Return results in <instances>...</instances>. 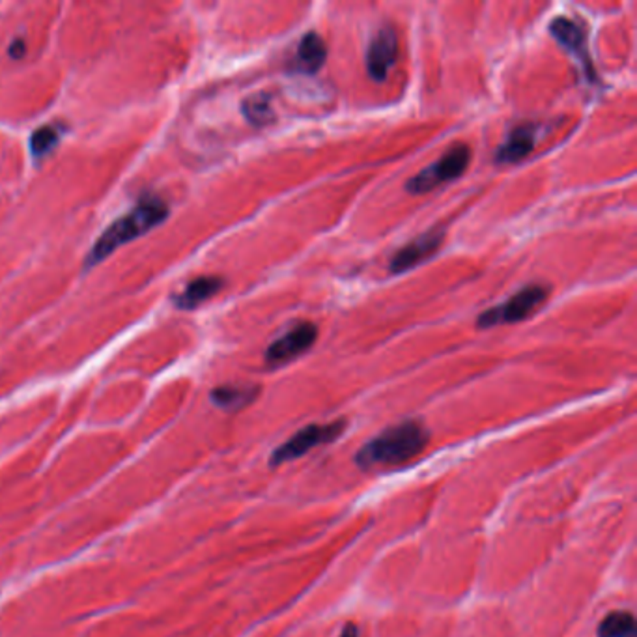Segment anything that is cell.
I'll use <instances>...</instances> for the list:
<instances>
[{
	"instance_id": "1",
	"label": "cell",
	"mask_w": 637,
	"mask_h": 637,
	"mask_svg": "<svg viewBox=\"0 0 637 637\" xmlns=\"http://www.w3.org/2000/svg\"><path fill=\"white\" fill-rule=\"evenodd\" d=\"M166 217H168V206L163 198L156 195L142 196L138 200V204L131 212H128L120 219H116L98 238L90 252L86 254L84 268L90 270L98 266L116 249H120L122 245L133 240H138L144 234H148L152 228L159 226Z\"/></svg>"
},
{
	"instance_id": "2",
	"label": "cell",
	"mask_w": 637,
	"mask_h": 637,
	"mask_svg": "<svg viewBox=\"0 0 637 637\" xmlns=\"http://www.w3.org/2000/svg\"><path fill=\"white\" fill-rule=\"evenodd\" d=\"M428 430L417 421H404L384 430L370 440L359 452L357 463L365 470L398 466L423 452L428 445Z\"/></svg>"
},
{
	"instance_id": "3",
	"label": "cell",
	"mask_w": 637,
	"mask_h": 637,
	"mask_svg": "<svg viewBox=\"0 0 637 637\" xmlns=\"http://www.w3.org/2000/svg\"><path fill=\"white\" fill-rule=\"evenodd\" d=\"M471 161V150L468 144H456L447 154H443L438 161H433L426 168L405 184L412 195H424L436 187L458 180L463 172L468 170Z\"/></svg>"
},
{
	"instance_id": "4",
	"label": "cell",
	"mask_w": 637,
	"mask_h": 637,
	"mask_svg": "<svg viewBox=\"0 0 637 637\" xmlns=\"http://www.w3.org/2000/svg\"><path fill=\"white\" fill-rule=\"evenodd\" d=\"M547 294H549V290L542 284L524 286L519 290V292H516L512 298H509V301H505L494 309L484 310L479 316L477 326L480 329H488V328L501 326V324H516V322L526 320V318H529L537 309H540L546 303Z\"/></svg>"
},
{
	"instance_id": "5",
	"label": "cell",
	"mask_w": 637,
	"mask_h": 637,
	"mask_svg": "<svg viewBox=\"0 0 637 637\" xmlns=\"http://www.w3.org/2000/svg\"><path fill=\"white\" fill-rule=\"evenodd\" d=\"M344 430H346L344 419L326 423V424H309L299 432H296L294 436L286 443H282L279 449H275V452L271 454V466H280V463L296 460L316 447L331 443L338 436H342Z\"/></svg>"
},
{
	"instance_id": "6",
	"label": "cell",
	"mask_w": 637,
	"mask_h": 637,
	"mask_svg": "<svg viewBox=\"0 0 637 637\" xmlns=\"http://www.w3.org/2000/svg\"><path fill=\"white\" fill-rule=\"evenodd\" d=\"M318 338V328L310 322L296 324L292 329L286 331L280 338L273 340L266 350V363L271 366H279L299 357Z\"/></svg>"
},
{
	"instance_id": "7",
	"label": "cell",
	"mask_w": 637,
	"mask_h": 637,
	"mask_svg": "<svg viewBox=\"0 0 637 637\" xmlns=\"http://www.w3.org/2000/svg\"><path fill=\"white\" fill-rule=\"evenodd\" d=\"M443 240H445V230L442 226L424 232V234L417 236L408 245H404L400 251H396L389 264V271L391 273L410 271L412 268L419 266L421 262H424V260L436 254Z\"/></svg>"
},
{
	"instance_id": "8",
	"label": "cell",
	"mask_w": 637,
	"mask_h": 637,
	"mask_svg": "<svg viewBox=\"0 0 637 637\" xmlns=\"http://www.w3.org/2000/svg\"><path fill=\"white\" fill-rule=\"evenodd\" d=\"M398 56V38L393 26L380 28L370 40L366 49V71L372 81L382 82L387 79L389 70L395 66Z\"/></svg>"
},
{
	"instance_id": "9",
	"label": "cell",
	"mask_w": 637,
	"mask_h": 637,
	"mask_svg": "<svg viewBox=\"0 0 637 637\" xmlns=\"http://www.w3.org/2000/svg\"><path fill=\"white\" fill-rule=\"evenodd\" d=\"M549 33L552 36L566 49L570 51L579 62H582V70L587 75V79L593 82L596 81V71L593 66V61L589 56L587 49V34L584 33V28L579 26L574 19L568 17H556L549 23Z\"/></svg>"
},
{
	"instance_id": "10",
	"label": "cell",
	"mask_w": 637,
	"mask_h": 637,
	"mask_svg": "<svg viewBox=\"0 0 637 637\" xmlns=\"http://www.w3.org/2000/svg\"><path fill=\"white\" fill-rule=\"evenodd\" d=\"M537 142H538V126L531 122L519 124L509 133L507 140L499 147L496 154V161L499 165L519 163L535 150Z\"/></svg>"
},
{
	"instance_id": "11",
	"label": "cell",
	"mask_w": 637,
	"mask_h": 637,
	"mask_svg": "<svg viewBox=\"0 0 637 637\" xmlns=\"http://www.w3.org/2000/svg\"><path fill=\"white\" fill-rule=\"evenodd\" d=\"M328 58V47L324 43V40L320 38V34L316 33H309L301 38L298 51H296V58H294V68L298 71L303 73H316L320 71V68L326 64Z\"/></svg>"
},
{
	"instance_id": "12",
	"label": "cell",
	"mask_w": 637,
	"mask_h": 637,
	"mask_svg": "<svg viewBox=\"0 0 637 637\" xmlns=\"http://www.w3.org/2000/svg\"><path fill=\"white\" fill-rule=\"evenodd\" d=\"M223 286H224V280L221 277H210V275L198 277L185 286V290L180 296H176V305L178 309L193 310L202 303L212 299Z\"/></svg>"
},
{
	"instance_id": "13",
	"label": "cell",
	"mask_w": 637,
	"mask_h": 637,
	"mask_svg": "<svg viewBox=\"0 0 637 637\" xmlns=\"http://www.w3.org/2000/svg\"><path fill=\"white\" fill-rule=\"evenodd\" d=\"M258 393L256 385H221L212 391V402L224 412H238L254 402Z\"/></svg>"
},
{
	"instance_id": "14",
	"label": "cell",
	"mask_w": 637,
	"mask_h": 637,
	"mask_svg": "<svg viewBox=\"0 0 637 637\" xmlns=\"http://www.w3.org/2000/svg\"><path fill=\"white\" fill-rule=\"evenodd\" d=\"M243 116L247 122H251L256 128L268 126L275 122V112L271 107V96L270 94H254L249 100L243 101L242 105Z\"/></svg>"
},
{
	"instance_id": "15",
	"label": "cell",
	"mask_w": 637,
	"mask_h": 637,
	"mask_svg": "<svg viewBox=\"0 0 637 637\" xmlns=\"http://www.w3.org/2000/svg\"><path fill=\"white\" fill-rule=\"evenodd\" d=\"M635 621L628 612H613L605 615L600 628L598 637H635Z\"/></svg>"
},
{
	"instance_id": "16",
	"label": "cell",
	"mask_w": 637,
	"mask_h": 637,
	"mask_svg": "<svg viewBox=\"0 0 637 637\" xmlns=\"http://www.w3.org/2000/svg\"><path fill=\"white\" fill-rule=\"evenodd\" d=\"M62 126L61 124H49L36 129L31 137V154L34 157H43L56 148V144L61 142Z\"/></svg>"
},
{
	"instance_id": "17",
	"label": "cell",
	"mask_w": 637,
	"mask_h": 637,
	"mask_svg": "<svg viewBox=\"0 0 637 637\" xmlns=\"http://www.w3.org/2000/svg\"><path fill=\"white\" fill-rule=\"evenodd\" d=\"M26 52V45L23 40H15L12 45H10V56L14 58V61H21V58L24 56Z\"/></svg>"
},
{
	"instance_id": "18",
	"label": "cell",
	"mask_w": 637,
	"mask_h": 637,
	"mask_svg": "<svg viewBox=\"0 0 637 637\" xmlns=\"http://www.w3.org/2000/svg\"><path fill=\"white\" fill-rule=\"evenodd\" d=\"M340 637H359V630L356 624H346L340 632Z\"/></svg>"
}]
</instances>
